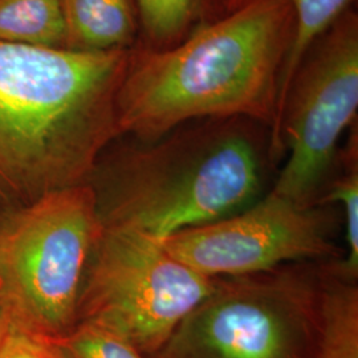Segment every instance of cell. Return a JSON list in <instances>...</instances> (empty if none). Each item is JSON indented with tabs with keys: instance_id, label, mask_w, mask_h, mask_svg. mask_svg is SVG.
I'll use <instances>...</instances> for the list:
<instances>
[{
	"instance_id": "1",
	"label": "cell",
	"mask_w": 358,
	"mask_h": 358,
	"mask_svg": "<svg viewBox=\"0 0 358 358\" xmlns=\"http://www.w3.org/2000/svg\"><path fill=\"white\" fill-rule=\"evenodd\" d=\"M128 51L0 43V205L88 183L120 138L117 94Z\"/></svg>"
},
{
	"instance_id": "2",
	"label": "cell",
	"mask_w": 358,
	"mask_h": 358,
	"mask_svg": "<svg viewBox=\"0 0 358 358\" xmlns=\"http://www.w3.org/2000/svg\"><path fill=\"white\" fill-rule=\"evenodd\" d=\"M103 152L90 182L103 227L165 239L230 217L271 190L278 174L268 125L202 118L154 141Z\"/></svg>"
},
{
	"instance_id": "3",
	"label": "cell",
	"mask_w": 358,
	"mask_h": 358,
	"mask_svg": "<svg viewBox=\"0 0 358 358\" xmlns=\"http://www.w3.org/2000/svg\"><path fill=\"white\" fill-rule=\"evenodd\" d=\"M294 34L285 0H247L169 50L133 47L115 103L120 137L154 141L182 124L217 117L271 128Z\"/></svg>"
},
{
	"instance_id": "4",
	"label": "cell",
	"mask_w": 358,
	"mask_h": 358,
	"mask_svg": "<svg viewBox=\"0 0 358 358\" xmlns=\"http://www.w3.org/2000/svg\"><path fill=\"white\" fill-rule=\"evenodd\" d=\"M103 232L90 183L48 192L0 217V309L16 332H69L90 256Z\"/></svg>"
},
{
	"instance_id": "5",
	"label": "cell",
	"mask_w": 358,
	"mask_h": 358,
	"mask_svg": "<svg viewBox=\"0 0 358 358\" xmlns=\"http://www.w3.org/2000/svg\"><path fill=\"white\" fill-rule=\"evenodd\" d=\"M325 262L219 278L149 358H315Z\"/></svg>"
},
{
	"instance_id": "6",
	"label": "cell",
	"mask_w": 358,
	"mask_h": 358,
	"mask_svg": "<svg viewBox=\"0 0 358 358\" xmlns=\"http://www.w3.org/2000/svg\"><path fill=\"white\" fill-rule=\"evenodd\" d=\"M358 110V16L348 10L307 52L271 128L282 169L269 192L299 207L317 206L346 129Z\"/></svg>"
},
{
	"instance_id": "7",
	"label": "cell",
	"mask_w": 358,
	"mask_h": 358,
	"mask_svg": "<svg viewBox=\"0 0 358 358\" xmlns=\"http://www.w3.org/2000/svg\"><path fill=\"white\" fill-rule=\"evenodd\" d=\"M215 282L170 255L159 239L103 227L83 282L78 321L100 324L152 357Z\"/></svg>"
},
{
	"instance_id": "8",
	"label": "cell",
	"mask_w": 358,
	"mask_h": 358,
	"mask_svg": "<svg viewBox=\"0 0 358 358\" xmlns=\"http://www.w3.org/2000/svg\"><path fill=\"white\" fill-rule=\"evenodd\" d=\"M338 214L334 206L304 208L268 192L236 214L179 231L161 243L208 278L254 275L292 263L341 259Z\"/></svg>"
},
{
	"instance_id": "9",
	"label": "cell",
	"mask_w": 358,
	"mask_h": 358,
	"mask_svg": "<svg viewBox=\"0 0 358 358\" xmlns=\"http://www.w3.org/2000/svg\"><path fill=\"white\" fill-rule=\"evenodd\" d=\"M66 50L128 51L140 36L136 0H62Z\"/></svg>"
},
{
	"instance_id": "10",
	"label": "cell",
	"mask_w": 358,
	"mask_h": 358,
	"mask_svg": "<svg viewBox=\"0 0 358 358\" xmlns=\"http://www.w3.org/2000/svg\"><path fill=\"white\" fill-rule=\"evenodd\" d=\"M140 16L137 44L146 51H165L199 28L224 17L229 0H136Z\"/></svg>"
},
{
	"instance_id": "11",
	"label": "cell",
	"mask_w": 358,
	"mask_h": 358,
	"mask_svg": "<svg viewBox=\"0 0 358 358\" xmlns=\"http://www.w3.org/2000/svg\"><path fill=\"white\" fill-rule=\"evenodd\" d=\"M324 263L320 325L315 358H358V284Z\"/></svg>"
},
{
	"instance_id": "12",
	"label": "cell",
	"mask_w": 358,
	"mask_h": 358,
	"mask_svg": "<svg viewBox=\"0 0 358 358\" xmlns=\"http://www.w3.org/2000/svg\"><path fill=\"white\" fill-rule=\"evenodd\" d=\"M317 206H334L344 224V254L336 262L337 271L358 282V136L352 127L341 146L332 177L321 194Z\"/></svg>"
},
{
	"instance_id": "13",
	"label": "cell",
	"mask_w": 358,
	"mask_h": 358,
	"mask_svg": "<svg viewBox=\"0 0 358 358\" xmlns=\"http://www.w3.org/2000/svg\"><path fill=\"white\" fill-rule=\"evenodd\" d=\"M0 43L66 50L62 0H0Z\"/></svg>"
},
{
	"instance_id": "14",
	"label": "cell",
	"mask_w": 358,
	"mask_h": 358,
	"mask_svg": "<svg viewBox=\"0 0 358 358\" xmlns=\"http://www.w3.org/2000/svg\"><path fill=\"white\" fill-rule=\"evenodd\" d=\"M294 16V34L291 51L287 57L279 90L278 110L282 105L294 72L301 64L310 47L350 10L353 0H285ZM276 118V117H275ZM273 125V124H272ZM272 128V127H271Z\"/></svg>"
},
{
	"instance_id": "15",
	"label": "cell",
	"mask_w": 358,
	"mask_h": 358,
	"mask_svg": "<svg viewBox=\"0 0 358 358\" xmlns=\"http://www.w3.org/2000/svg\"><path fill=\"white\" fill-rule=\"evenodd\" d=\"M44 341L53 358H146L124 337L92 321H78L69 332Z\"/></svg>"
},
{
	"instance_id": "16",
	"label": "cell",
	"mask_w": 358,
	"mask_h": 358,
	"mask_svg": "<svg viewBox=\"0 0 358 358\" xmlns=\"http://www.w3.org/2000/svg\"><path fill=\"white\" fill-rule=\"evenodd\" d=\"M0 358H53L44 340L10 331L0 345Z\"/></svg>"
},
{
	"instance_id": "17",
	"label": "cell",
	"mask_w": 358,
	"mask_h": 358,
	"mask_svg": "<svg viewBox=\"0 0 358 358\" xmlns=\"http://www.w3.org/2000/svg\"><path fill=\"white\" fill-rule=\"evenodd\" d=\"M10 331H11L10 324H8V321L6 319V316L3 315V312H1V309H0V345H1L3 340L6 338V336L8 334Z\"/></svg>"
},
{
	"instance_id": "18",
	"label": "cell",
	"mask_w": 358,
	"mask_h": 358,
	"mask_svg": "<svg viewBox=\"0 0 358 358\" xmlns=\"http://www.w3.org/2000/svg\"><path fill=\"white\" fill-rule=\"evenodd\" d=\"M245 1H247V0H229V11L232 13V11L238 10L239 7L243 6Z\"/></svg>"
}]
</instances>
